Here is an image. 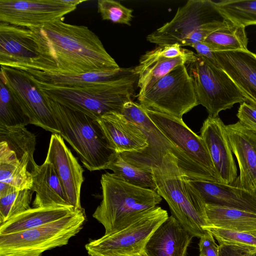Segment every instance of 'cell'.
<instances>
[{
    "label": "cell",
    "instance_id": "1",
    "mask_svg": "<svg viewBox=\"0 0 256 256\" xmlns=\"http://www.w3.org/2000/svg\"><path fill=\"white\" fill-rule=\"evenodd\" d=\"M64 19L30 28L38 56L30 64L18 69L76 74L120 68L88 27L67 24Z\"/></svg>",
    "mask_w": 256,
    "mask_h": 256
},
{
    "label": "cell",
    "instance_id": "2",
    "mask_svg": "<svg viewBox=\"0 0 256 256\" xmlns=\"http://www.w3.org/2000/svg\"><path fill=\"white\" fill-rule=\"evenodd\" d=\"M145 170L152 173L156 191L167 202L172 215L182 226L194 237L200 238L206 233V203L179 168L177 158L168 153Z\"/></svg>",
    "mask_w": 256,
    "mask_h": 256
},
{
    "label": "cell",
    "instance_id": "3",
    "mask_svg": "<svg viewBox=\"0 0 256 256\" xmlns=\"http://www.w3.org/2000/svg\"><path fill=\"white\" fill-rule=\"evenodd\" d=\"M29 75L42 95L95 120L110 112L122 113L124 104L132 100L138 82L134 74L85 86L64 87L40 82Z\"/></svg>",
    "mask_w": 256,
    "mask_h": 256
},
{
    "label": "cell",
    "instance_id": "4",
    "mask_svg": "<svg viewBox=\"0 0 256 256\" xmlns=\"http://www.w3.org/2000/svg\"><path fill=\"white\" fill-rule=\"evenodd\" d=\"M43 96L60 134L76 152L84 166L90 172L106 170L116 152L110 148L97 120Z\"/></svg>",
    "mask_w": 256,
    "mask_h": 256
},
{
    "label": "cell",
    "instance_id": "5",
    "mask_svg": "<svg viewBox=\"0 0 256 256\" xmlns=\"http://www.w3.org/2000/svg\"><path fill=\"white\" fill-rule=\"evenodd\" d=\"M100 184L102 200L92 216L104 226L105 234L122 228L162 200L156 190L128 184L114 173L104 174Z\"/></svg>",
    "mask_w": 256,
    "mask_h": 256
},
{
    "label": "cell",
    "instance_id": "6",
    "mask_svg": "<svg viewBox=\"0 0 256 256\" xmlns=\"http://www.w3.org/2000/svg\"><path fill=\"white\" fill-rule=\"evenodd\" d=\"M226 19L211 0H189L179 7L168 22L148 35L146 40L158 46L177 44L190 46L201 42L226 26Z\"/></svg>",
    "mask_w": 256,
    "mask_h": 256
},
{
    "label": "cell",
    "instance_id": "7",
    "mask_svg": "<svg viewBox=\"0 0 256 256\" xmlns=\"http://www.w3.org/2000/svg\"><path fill=\"white\" fill-rule=\"evenodd\" d=\"M122 114L143 132L148 144L140 152L120 153L126 160L145 170L158 164L165 155L170 153L177 158L179 168L190 180L220 182L170 140L152 121L140 104L132 100L126 102Z\"/></svg>",
    "mask_w": 256,
    "mask_h": 256
},
{
    "label": "cell",
    "instance_id": "8",
    "mask_svg": "<svg viewBox=\"0 0 256 256\" xmlns=\"http://www.w3.org/2000/svg\"><path fill=\"white\" fill-rule=\"evenodd\" d=\"M83 208L34 228L0 234V256H42L46 250L67 244L82 228Z\"/></svg>",
    "mask_w": 256,
    "mask_h": 256
},
{
    "label": "cell",
    "instance_id": "9",
    "mask_svg": "<svg viewBox=\"0 0 256 256\" xmlns=\"http://www.w3.org/2000/svg\"><path fill=\"white\" fill-rule=\"evenodd\" d=\"M186 66L198 104L206 108L209 116L217 117L220 112L231 108L234 104L246 102L228 74L204 57L196 54Z\"/></svg>",
    "mask_w": 256,
    "mask_h": 256
},
{
    "label": "cell",
    "instance_id": "10",
    "mask_svg": "<svg viewBox=\"0 0 256 256\" xmlns=\"http://www.w3.org/2000/svg\"><path fill=\"white\" fill-rule=\"evenodd\" d=\"M166 210L155 207L142 212L122 229L104 234L85 246L89 256H132L144 252L154 230L168 218Z\"/></svg>",
    "mask_w": 256,
    "mask_h": 256
},
{
    "label": "cell",
    "instance_id": "11",
    "mask_svg": "<svg viewBox=\"0 0 256 256\" xmlns=\"http://www.w3.org/2000/svg\"><path fill=\"white\" fill-rule=\"evenodd\" d=\"M138 100L144 108L181 120L198 105L186 64L176 67L148 88L140 90Z\"/></svg>",
    "mask_w": 256,
    "mask_h": 256
},
{
    "label": "cell",
    "instance_id": "12",
    "mask_svg": "<svg viewBox=\"0 0 256 256\" xmlns=\"http://www.w3.org/2000/svg\"><path fill=\"white\" fill-rule=\"evenodd\" d=\"M0 80L6 86L13 98L28 118L30 124L52 134H60L46 100L28 72L1 66Z\"/></svg>",
    "mask_w": 256,
    "mask_h": 256
},
{
    "label": "cell",
    "instance_id": "13",
    "mask_svg": "<svg viewBox=\"0 0 256 256\" xmlns=\"http://www.w3.org/2000/svg\"><path fill=\"white\" fill-rule=\"evenodd\" d=\"M84 0H0V22L28 28L64 18Z\"/></svg>",
    "mask_w": 256,
    "mask_h": 256
},
{
    "label": "cell",
    "instance_id": "14",
    "mask_svg": "<svg viewBox=\"0 0 256 256\" xmlns=\"http://www.w3.org/2000/svg\"><path fill=\"white\" fill-rule=\"evenodd\" d=\"M144 108L152 121L170 140L193 162L221 182L206 146L200 136L190 128L182 119Z\"/></svg>",
    "mask_w": 256,
    "mask_h": 256
},
{
    "label": "cell",
    "instance_id": "15",
    "mask_svg": "<svg viewBox=\"0 0 256 256\" xmlns=\"http://www.w3.org/2000/svg\"><path fill=\"white\" fill-rule=\"evenodd\" d=\"M54 167L70 206L80 209L84 170L58 134H52L46 160Z\"/></svg>",
    "mask_w": 256,
    "mask_h": 256
},
{
    "label": "cell",
    "instance_id": "16",
    "mask_svg": "<svg viewBox=\"0 0 256 256\" xmlns=\"http://www.w3.org/2000/svg\"><path fill=\"white\" fill-rule=\"evenodd\" d=\"M225 126L218 116H208L202 124L200 136L206 146L221 182L229 184L236 180L238 170Z\"/></svg>",
    "mask_w": 256,
    "mask_h": 256
},
{
    "label": "cell",
    "instance_id": "17",
    "mask_svg": "<svg viewBox=\"0 0 256 256\" xmlns=\"http://www.w3.org/2000/svg\"><path fill=\"white\" fill-rule=\"evenodd\" d=\"M225 128L239 167L238 183L243 188L256 193V132L240 121L226 125Z\"/></svg>",
    "mask_w": 256,
    "mask_h": 256
},
{
    "label": "cell",
    "instance_id": "18",
    "mask_svg": "<svg viewBox=\"0 0 256 256\" xmlns=\"http://www.w3.org/2000/svg\"><path fill=\"white\" fill-rule=\"evenodd\" d=\"M38 56L30 28L0 22V64L14 68L30 64Z\"/></svg>",
    "mask_w": 256,
    "mask_h": 256
},
{
    "label": "cell",
    "instance_id": "19",
    "mask_svg": "<svg viewBox=\"0 0 256 256\" xmlns=\"http://www.w3.org/2000/svg\"><path fill=\"white\" fill-rule=\"evenodd\" d=\"M96 120L110 148L116 152H140L148 147L144 134L122 114L110 112Z\"/></svg>",
    "mask_w": 256,
    "mask_h": 256
},
{
    "label": "cell",
    "instance_id": "20",
    "mask_svg": "<svg viewBox=\"0 0 256 256\" xmlns=\"http://www.w3.org/2000/svg\"><path fill=\"white\" fill-rule=\"evenodd\" d=\"M217 64L256 107V54L248 50L213 52Z\"/></svg>",
    "mask_w": 256,
    "mask_h": 256
},
{
    "label": "cell",
    "instance_id": "21",
    "mask_svg": "<svg viewBox=\"0 0 256 256\" xmlns=\"http://www.w3.org/2000/svg\"><path fill=\"white\" fill-rule=\"evenodd\" d=\"M194 237L172 215L152 233L144 252L147 256H186Z\"/></svg>",
    "mask_w": 256,
    "mask_h": 256
},
{
    "label": "cell",
    "instance_id": "22",
    "mask_svg": "<svg viewBox=\"0 0 256 256\" xmlns=\"http://www.w3.org/2000/svg\"><path fill=\"white\" fill-rule=\"evenodd\" d=\"M36 146V136L26 126H0V162H19L32 174L38 166L34 157Z\"/></svg>",
    "mask_w": 256,
    "mask_h": 256
},
{
    "label": "cell",
    "instance_id": "23",
    "mask_svg": "<svg viewBox=\"0 0 256 256\" xmlns=\"http://www.w3.org/2000/svg\"><path fill=\"white\" fill-rule=\"evenodd\" d=\"M190 180L206 203L235 208L256 214V193L242 188L236 180L232 184Z\"/></svg>",
    "mask_w": 256,
    "mask_h": 256
},
{
    "label": "cell",
    "instance_id": "24",
    "mask_svg": "<svg viewBox=\"0 0 256 256\" xmlns=\"http://www.w3.org/2000/svg\"><path fill=\"white\" fill-rule=\"evenodd\" d=\"M32 174L31 190L36 193L32 203L34 208L72 206L51 163L45 160L42 164L38 166Z\"/></svg>",
    "mask_w": 256,
    "mask_h": 256
},
{
    "label": "cell",
    "instance_id": "25",
    "mask_svg": "<svg viewBox=\"0 0 256 256\" xmlns=\"http://www.w3.org/2000/svg\"><path fill=\"white\" fill-rule=\"evenodd\" d=\"M38 82L64 87H82L104 82L134 74V68L98 70L86 73L67 74L50 73L31 68H22Z\"/></svg>",
    "mask_w": 256,
    "mask_h": 256
},
{
    "label": "cell",
    "instance_id": "26",
    "mask_svg": "<svg viewBox=\"0 0 256 256\" xmlns=\"http://www.w3.org/2000/svg\"><path fill=\"white\" fill-rule=\"evenodd\" d=\"M72 206H54L30 208L0 225V234L34 228L52 222L75 211Z\"/></svg>",
    "mask_w": 256,
    "mask_h": 256
},
{
    "label": "cell",
    "instance_id": "27",
    "mask_svg": "<svg viewBox=\"0 0 256 256\" xmlns=\"http://www.w3.org/2000/svg\"><path fill=\"white\" fill-rule=\"evenodd\" d=\"M206 212L208 226L239 232H256V213L210 203L206 204Z\"/></svg>",
    "mask_w": 256,
    "mask_h": 256
},
{
    "label": "cell",
    "instance_id": "28",
    "mask_svg": "<svg viewBox=\"0 0 256 256\" xmlns=\"http://www.w3.org/2000/svg\"><path fill=\"white\" fill-rule=\"evenodd\" d=\"M196 56L194 52L174 58H158L144 64H138L134 68L138 76L140 90H144L170 72L176 67L186 64Z\"/></svg>",
    "mask_w": 256,
    "mask_h": 256
},
{
    "label": "cell",
    "instance_id": "29",
    "mask_svg": "<svg viewBox=\"0 0 256 256\" xmlns=\"http://www.w3.org/2000/svg\"><path fill=\"white\" fill-rule=\"evenodd\" d=\"M245 28L228 20L226 26L210 34L204 42L211 46L215 52L248 50Z\"/></svg>",
    "mask_w": 256,
    "mask_h": 256
},
{
    "label": "cell",
    "instance_id": "30",
    "mask_svg": "<svg viewBox=\"0 0 256 256\" xmlns=\"http://www.w3.org/2000/svg\"><path fill=\"white\" fill-rule=\"evenodd\" d=\"M106 169L131 184L156 190L152 173L140 169L126 160L120 153L116 152Z\"/></svg>",
    "mask_w": 256,
    "mask_h": 256
},
{
    "label": "cell",
    "instance_id": "31",
    "mask_svg": "<svg viewBox=\"0 0 256 256\" xmlns=\"http://www.w3.org/2000/svg\"><path fill=\"white\" fill-rule=\"evenodd\" d=\"M216 2L226 19L245 27L256 25V0H224Z\"/></svg>",
    "mask_w": 256,
    "mask_h": 256
},
{
    "label": "cell",
    "instance_id": "32",
    "mask_svg": "<svg viewBox=\"0 0 256 256\" xmlns=\"http://www.w3.org/2000/svg\"><path fill=\"white\" fill-rule=\"evenodd\" d=\"M31 189L18 190L12 187L0 196V225L30 208L32 196Z\"/></svg>",
    "mask_w": 256,
    "mask_h": 256
},
{
    "label": "cell",
    "instance_id": "33",
    "mask_svg": "<svg viewBox=\"0 0 256 256\" xmlns=\"http://www.w3.org/2000/svg\"><path fill=\"white\" fill-rule=\"evenodd\" d=\"M30 124L28 118L0 80V126H14Z\"/></svg>",
    "mask_w": 256,
    "mask_h": 256
},
{
    "label": "cell",
    "instance_id": "34",
    "mask_svg": "<svg viewBox=\"0 0 256 256\" xmlns=\"http://www.w3.org/2000/svg\"><path fill=\"white\" fill-rule=\"evenodd\" d=\"M0 182L18 190L31 189L32 177L28 167L19 162H0Z\"/></svg>",
    "mask_w": 256,
    "mask_h": 256
},
{
    "label": "cell",
    "instance_id": "35",
    "mask_svg": "<svg viewBox=\"0 0 256 256\" xmlns=\"http://www.w3.org/2000/svg\"><path fill=\"white\" fill-rule=\"evenodd\" d=\"M204 230L210 232L219 244L231 245L256 250V232H246L231 230L207 226Z\"/></svg>",
    "mask_w": 256,
    "mask_h": 256
},
{
    "label": "cell",
    "instance_id": "36",
    "mask_svg": "<svg viewBox=\"0 0 256 256\" xmlns=\"http://www.w3.org/2000/svg\"><path fill=\"white\" fill-rule=\"evenodd\" d=\"M98 12L104 20L130 26L133 10L113 0H98Z\"/></svg>",
    "mask_w": 256,
    "mask_h": 256
},
{
    "label": "cell",
    "instance_id": "37",
    "mask_svg": "<svg viewBox=\"0 0 256 256\" xmlns=\"http://www.w3.org/2000/svg\"><path fill=\"white\" fill-rule=\"evenodd\" d=\"M192 52V51L182 48L177 44L158 46L143 54L140 59L139 64H143L158 58H174Z\"/></svg>",
    "mask_w": 256,
    "mask_h": 256
},
{
    "label": "cell",
    "instance_id": "38",
    "mask_svg": "<svg viewBox=\"0 0 256 256\" xmlns=\"http://www.w3.org/2000/svg\"><path fill=\"white\" fill-rule=\"evenodd\" d=\"M236 116L242 124L256 132V107L246 102L240 104Z\"/></svg>",
    "mask_w": 256,
    "mask_h": 256
},
{
    "label": "cell",
    "instance_id": "39",
    "mask_svg": "<svg viewBox=\"0 0 256 256\" xmlns=\"http://www.w3.org/2000/svg\"><path fill=\"white\" fill-rule=\"evenodd\" d=\"M198 246L200 254L204 256H219V245L208 232L200 238Z\"/></svg>",
    "mask_w": 256,
    "mask_h": 256
},
{
    "label": "cell",
    "instance_id": "40",
    "mask_svg": "<svg viewBox=\"0 0 256 256\" xmlns=\"http://www.w3.org/2000/svg\"><path fill=\"white\" fill-rule=\"evenodd\" d=\"M250 251L234 246L219 244V256H245Z\"/></svg>",
    "mask_w": 256,
    "mask_h": 256
},
{
    "label": "cell",
    "instance_id": "41",
    "mask_svg": "<svg viewBox=\"0 0 256 256\" xmlns=\"http://www.w3.org/2000/svg\"><path fill=\"white\" fill-rule=\"evenodd\" d=\"M245 256H256V250L248 252L246 254Z\"/></svg>",
    "mask_w": 256,
    "mask_h": 256
},
{
    "label": "cell",
    "instance_id": "42",
    "mask_svg": "<svg viewBox=\"0 0 256 256\" xmlns=\"http://www.w3.org/2000/svg\"><path fill=\"white\" fill-rule=\"evenodd\" d=\"M132 256H147L146 254L143 252L139 254H137L136 255Z\"/></svg>",
    "mask_w": 256,
    "mask_h": 256
},
{
    "label": "cell",
    "instance_id": "43",
    "mask_svg": "<svg viewBox=\"0 0 256 256\" xmlns=\"http://www.w3.org/2000/svg\"><path fill=\"white\" fill-rule=\"evenodd\" d=\"M199 256H203V255H202V254H200Z\"/></svg>",
    "mask_w": 256,
    "mask_h": 256
}]
</instances>
